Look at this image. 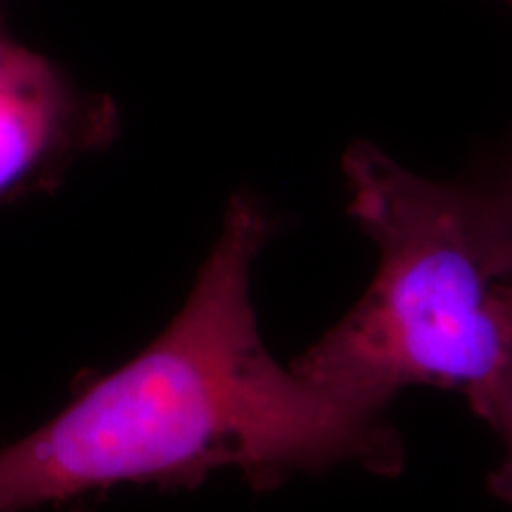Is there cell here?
I'll use <instances>...</instances> for the list:
<instances>
[{
  "mask_svg": "<svg viewBox=\"0 0 512 512\" xmlns=\"http://www.w3.org/2000/svg\"><path fill=\"white\" fill-rule=\"evenodd\" d=\"M271 233L254 195L230 200L219 240L162 335L0 448V512L117 486H195L219 470L256 489L344 463L401 470V441L384 415L339 401L268 354L252 271Z\"/></svg>",
  "mask_w": 512,
  "mask_h": 512,
  "instance_id": "1",
  "label": "cell"
},
{
  "mask_svg": "<svg viewBox=\"0 0 512 512\" xmlns=\"http://www.w3.org/2000/svg\"><path fill=\"white\" fill-rule=\"evenodd\" d=\"M349 216L373 283L292 368L368 413L411 387L475 401L512 368V249L475 183L418 176L366 140L344 152Z\"/></svg>",
  "mask_w": 512,
  "mask_h": 512,
  "instance_id": "2",
  "label": "cell"
},
{
  "mask_svg": "<svg viewBox=\"0 0 512 512\" xmlns=\"http://www.w3.org/2000/svg\"><path fill=\"white\" fill-rule=\"evenodd\" d=\"M117 126L107 95L83 91L0 29V202L53 188L76 159L110 145Z\"/></svg>",
  "mask_w": 512,
  "mask_h": 512,
  "instance_id": "3",
  "label": "cell"
},
{
  "mask_svg": "<svg viewBox=\"0 0 512 512\" xmlns=\"http://www.w3.org/2000/svg\"><path fill=\"white\" fill-rule=\"evenodd\" d=\"M472 411H475L484 422H489L503 441L505 453H508L503 484L508 486V494L512 496V368L482 396V399L472 403Z\"/></svg>",
  "mask_w": 512,
  "mask_h": 512,
  "instance_id": "4",
  "label": "cell"
},
{
  "mask_svg": "<svg viewBox=\"0 0 512 512\" xmlns=\"http://www.w3.org/2000/svg\"><path fill=\"white\" fill-rule=\"evenodd\" d=\"M479 192L489 200L498 223L512 249V152L498 162L496 171H489L475 183Z\"/></svg>",
  "mask_w": 512,
  "mask_h": 512,
  "instance_id": "5",
  "label": "cell"
},
{
  "mask_svg": "<svg viewBox=\"0 0 512 512\" xmlns=\"http://www.w3.org/2000/svg\"><path fill=\"white\" fill-rule=\"evenodd\" d=\"M505 3H508V5H512V0H505Z\"/></svg>",
  "mask_w": 512,
  "mask_h": 512,
  "instance_id": "6",
  "label": "cell"
}]
</instances>
